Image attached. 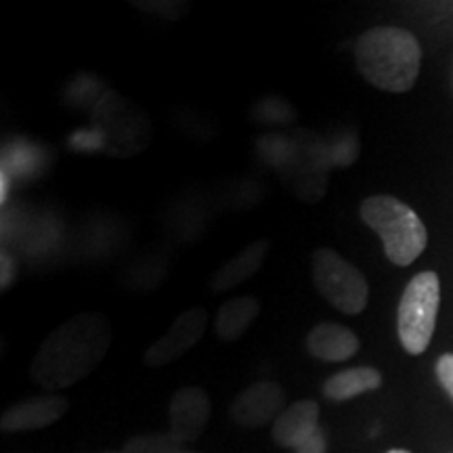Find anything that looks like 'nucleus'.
Wrapping results in <instances>:
<instances>
[{
    "label": "nucleus",
    "instance_id": "1",
    "mask_svg": "<svg viewBox=\"0 0 453 453\" xmlns=\"http://www.w3.org/2000/svg\"><path fill=\"white\" fill-rule=\"evenodd\" d=\"M111 347V326L101 313H78L57 326L34 357L30 378L47 390H61L97 370Z\"/></svg>",
    "mask_w": 453,
    "mask_h": 453
},
{
    "label": "nucleus",
    "instance_id": "2",
    "mask_svg": "<svg viewBox=\"0 0 453 453\" xmlns=\"http://www.w3.org/2000/svg\"><path fill=\"white\" fill-rule=\"evenodd\" d=\"M361 76L387 93H407L418 81L422 49L411 32L396 26L372 27L355 44Z\"/></svg>",
    "mask_w": 453,
    "mask_h": 453
},
{
    "label": "nucleus",
    "instance_id": "3",
    "mask_svg": "<svg viewBox=\"0 0 453 453\" xmlns=\"http://www.w3.org/2000/svg\"><path fill=\"white\" fill-rule=\"evenodd\" d=\"M361 219L380 235L384 252L396 267H407L424 252L428 231L407 203L393 196H372L361 203Z\"/></svg>",
    "mask_w": 453,
    "mask_h": 453
},
{
    "label": "nucleus",
    "instance_id": "4",
    "mask_svg": "<svg viewBox=\"0 0 453 453\" xmlns=\"http://www.w3.org/2000/svg\"><path fill=\"white\" fill-rule=\"evenodd\" d=\"M441 304L439 275L433 271L418 273L407 283L399 303L396 330L403 349L410 355H422L433 340Z\"/></svg>",
    "mask_w": 453,
    "mask_h": 453
},
{
    "label": "nucleus",
    "instance_id": "5",
    "mask_svg": "<svg viewBox=\"0 0 453 453\" xmlns=\"http://www.w3.org/2000/svg\"><path fill=\"white\" fill-rule=\"evenodd\" d=\"M315 288L344 315H359L367 307L370 288L365 275L332 248H317L311 258Z\"/></svg>",
    "mask_w": 453,
    "mask_h": 453
},
{
    "label": "nucleus",
    "instance_id": "6",
    "mask_svg": "<svg viewBox=\"0 0 453 453\" xmlns=\"http://www.w3.org/2000/svg\"><path fill=\"white\" fill-rule=\"evenodd\" d=\"M95 122L111 156L139 154L150 143L151 124L145 111L116 93L101 97L95 107Z\"/></svg>",
    "mask_w": 453,
    "mask_h": 453
},
{
    "label": "nucleus",
    "instance_id": "7",
    "mask_svg": "<svg viewBox=\"0 0 453 453\" xmlns=\"http://www.w3.org/2000/svg\"><path fill=\"white\" fill-rule=\"evenodd\" d=\"M208 326V313L202 307L187 309L180 313L168 332L162 338H157L150 349L145 350L143 361L150 367H162L173 364L187 350L194 349L200 338L203 336Z\"/></svg>",
    "mask_w": 453,
    "mask_h": 453
},
{
    "label": "nucleus",
    "instance_id": "8",
    "mask_svg": "<svg viewBox=\"0 0 453 453\" xmlns=\"http://www.w3.org/2000/svg\"><path fill=\"white\" fill-rule=\"evenodd\" d=\"M286 393L277 382L260 380L235 396L231 405V418L243 428H260L275 422L281 416Z\"/></svg>",
    "mask_w": 453,
    "mask_h": 453
},
{
    "label": "nucleus",
    "instance_id": "9",
    "mask_svg": "<svg viewBox=\"0 0 453 453\" xmlns=\"http://www.w3.org/2000/svg\"><path fill=\"white\" fill-rule=\"evenodd\" d=\"M170 433L180 445L194 443L202 437L211 420V399L197 387H185L170 401Z\"/></svg>",
    "mask_w": 453,
    "mask_h": 453
},
{
    "label": "nucleus",
    "instance_id": "10",
    "mask_svg": "<svg viewBox=\"0 0 453 453\" xmlns=\"http://www.w3.org/2000/svg\"><path fill=\"white\" fill-rule=\"evenodd\" d=\"M67 403L61 395H41L21 401L9 407L0 418V428L4 433H24V430H38L50 426L65 416Z\"/></svg>",
    "mask_w": 453,
    "mask_h": 453
},
{
    "label": "nucleus",
    "instance_id": "11",
    "mask_svg": "<svg viewBox=\"0 0 453 453\" xmlns=\"http://www.w3.org/2000/svg\"><path fill=\"white\" fill-rule=\"evenodd\" d=\"M317 428H319V405L313 399H303L281 411L271 428V437L280 447L296 449Z\"/></svg>",
    "mask_w": 453,
    "mask_h": 453
},
{
    "label": "nucleus",
    "instance_id": "12",
    "mask_svg": "<svg viewBox=\"0 0 453 453\" xmlns=\"http://www.w3.org/2000/svg\"><path fill=\"white\" fill-rule=\"evenodd\" d=\"M309 353L319 361L327 364H340L357 355L359 350V338L349 327L340 324H317L307 336Z\"/></svg>",
    "mask_w": 453,
    "mask_h": 453
},
{
    "label": "nucleus",
    "instance_id": "13",
    "mask_svg": "<svg viewBox=\"0 0 453 453\" xmlns=\"http://www.w3.org/2000/svg\"><path fill=\"white\" fill-rule=\"evenodd\" d=\"M269 240H257L250 246L243 248L242 252H237L234 258H229L220 267L217 273L212 275V290L214 292H226L234 290L240 283L248 281L254 277L263 267L265 257L269 252Z\"/></svg>",
    "mask_w": 453,
    "mask_h": 453
},
{
    "label": "nucleus",
    "instance_id": "14",
    "mask_svg": "<svg viewBox=\"0 0 453 453\" xmlns=\"http://www.w3.org/2000/svg\"><path fill=\"white\" fill-rule=\"evenodd\" d=\"M382 387V373L373 367L361 365V367H349V370H342L334 376L327 378L324 382V395L330 401H336V403H342V401H350L355 396L370 393V390H376Z\"/></svg>",
    "mask_w": 453,
    "mask_h": 453
},
{
    "label": "nucleus",
    "instance_id": "15",
    "mask_svg": "<svg viewBox=\"0 0 453 453\" xmlns=\"http://www.w3.org/2000/svg\"><path fill=\"white\" fill-rule=\"evenodd\" d=\"M258 313L260 303L257 298L235 296L226 300L223 307L219 309L217 321H214L217 336L225 340V342H235V340H240L248 332V327L252 326Z\"/></svg>",
    "mask_w": 453,
    "mask_h": 453
},
{
    "label": "nucleus",
    "instance_id": "16",
    "mask_svg": "<svg viewBox=\"0 0 453 453\" xmlns=\"http://www.w3.org/2000/svg\"><path fill=\"white\" fill-rule=\"evenodd\" d=\"M183 449V445L173 437V433H154V434H139L124 445L122 453H177Z\"/></svg>",
    "mask_w": 453,
    "mask_h": 453
},
{
    "label": "nucleus",
    "instance_id": "17",
    "mask_svg": "<svg viewBox=\"0 0 453 453\" xmlns=\"http://www.w3.org/2000/svg\"><path fill=\"white\" fill-rule=\"evenodd\" d=\"M258 151L263 154L265 162L269 164H290L296 156V145L292 141L283 139V137H275V134H269V137L258 141Z\"/></svg>",
    "mask_w": 453,
    "mask_h": 453
},
{
    "label": "nucleus",
    "instance_id": "18",
    "mask_svg": "<svg viewBox=\"0 0 453 453\" xmlns=\"http://www.w3.org/2000/svg\"><path fill=\"white\" fill-rule=\"evenodd\" d=\"M292 116H294L292 107L286 105L280 99H269L257 107V118L263 122H271V124L290 122Z\"/></svg>",
    "mask_w": 453,
    "mask_h": 453
},
{
    "label": "nucleus",
    "instance_id": "19",
    "mask_svg": "<svg viewBox=\"0 0 453 453\" xmlns=\"http://www.w3.org/2000/svg\"><path fill=\"white\" fill-rule=\"evenodd\" d=\"M294 453H327V434L324 428H317L311 437L300 443Z\"/></svg>",
    "mask_w": 453,
    "mask_h": 453
},
{
    "label": "nucleus",
    "instance_id": "20",
    "mask_svg": "<svg viewBox=\"0 0 453 453\" xmlns=\"http://www.w3.org/2000/svg\"><path fill=\"white\" fill-rule=\"evenodd\" d=\"M437 378L449 396L453 399V355L447 353L437 361Z\"/></svg>",
    "mask_w": 453,
    "mask_h": 453
},
{
    "label": "nucleus",
    "instance_id": "21",
    "mask_svg": "<svg viewBox=\"0 0 453 453\" xmlns=\"http://www.w3.org/2000/svg\"><path fill=\"white\" fill-rule=\"evenodd\" d=\"M13 281V258L3 254V288H7Z\"/></svg>",
    "mask_w": 453,
    "mask_h": 453
},
{
    "label": "nucleus",
    "instance_id": "22",
    "mask_svg": "<svg viewBox=\"0 0 453 453\" xmlns=\"http://www.w3.org/2000/svg\"><path fill=\"white\" fill-rule=\"evenodd\" d=\"M7 200V173H3V202Z\"/></svg>",
    "mask_w": 453,
    "mask_h": 453
},
{
    "label": "nucleus",
    "instance_id": "23",
    "mask_svg": "<svg viewBox=\"0 0 453 453\" xmlns=\"http://www.w3.org/2000/svg\"><path fill=\"white\" fill-rule=\"evenodd\" d=\"M388 453H410V451H405V449H390Z\"/></svg>",
    "mask_w": 453,
    "mask_h": 453
},
{
    "label": "nucleus",
    "instance_id": "24",
    "mask_svg": "<svg viewBox=\"0 0 453 453\" xmlns=\"http://www.w3.org/2000/svg\"><path fill=\"white\" fill-rule=\"evenodd\" d=\"M177 453H196V451H187V449H180V451H177Z\"/></svg>",
    "mask_w": 453,
    "mask_h": 453
},
{
    "label": "nucleus",
    "instance_id": "25",
    "mask_svg": "<svg viewBox=\"0 0 453 453\" xmlns=\"http://www.w3.org/2000/svg\"><path fill=\"white\" fill-rule=\"evenodd\" d=\"M105 453H116V451H105Z\"/></svg>",
    "mask_w": 453,
    "mask_h": 453
}]
</instances>
